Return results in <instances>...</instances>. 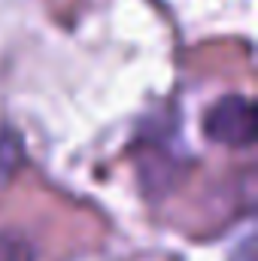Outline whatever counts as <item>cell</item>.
I'll list each match as a JSON object with an SVG mask.
<instances>
[{
  "label": "cell",
  "mask_w": 258,
  "mask_h": 261,
  "mask_svg": "<svg viewBox=\"0 0 258 261\" xmlns=\"http://www.w3.org/2000/svg\"><path fill=\"white\" fill-rule=\"evenodd\" d=\"M203 134L222 146L246 149L255 140V107L243 94H225L219 97L207 116H203Z\"/></svg>",
  "instance_id": "6da1fadb"
},
{
  "label": "cell",
  "mask_w": 258,
  "mask_h": 261,
  "mask_svg": "<svg viewBox=\"0 0 258 261\" xmlns=\"http://www.w3.org/2000/svg\"><path fill=\"white\" fill-rule=\"evenodd\" d=\"M21 158H24L21 137L9 128H0V186L15 176V170L21 167Z\"/></svg>",
  "instance_id": "7a4b0ae2"
},
{
  "label": "cell",
  "mask_w": 258,
  "mask_h": 261,
  "mask_svg": "<svg viewBox=\"0 0 258 261\" xmlns=\"http://www.w3.org/2000/svg\"><path fill=\"white\" fill-rule=\"evenodd\" d=\"M0 261H34V246L12 231H0Z\"/></svg>",
  "instance_id": "3957f363"
}]
</instances>
